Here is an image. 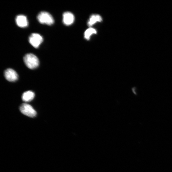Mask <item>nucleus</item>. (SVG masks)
Here are the masks:
<instances>
[{"instance_id":"obj_1","label":"nucleus","mask_w":172,"mask_h":172,"mask_svg":"<svg viewBox=\"0 0 172 172\" xmlns=\"http://www.w3.org/2000/svg\"><path fill=\"white\" fill-rule=\"evenodd\" d=\"M23 59L26 66L30 69H36L39 66V60L37 57L33 54L29 53L26 55Z\"/></svg>"},{"instance_id":"obj_5","label":"nucleus","mask_w":172,"mask_h":172,"mask_svg":"<svg viewBox=\"0 0 172 172\" xmlns=\"http://www.w3.org/2000/svg\"><path fill=\"white\" fill-rule=\"evenodd\" d=\"M4 76L6 79L10 82H15L18 78L17 72L10 68L8 69L5 71Z\"/></svg>"},{"instance_id":"obj_7","label":"nucleus","mask_w":172,"mask_h":172,"mask_svg":"<svg viewBox=\"0 0 172 172\" xmlns=\"http://www.w3.org/2000/svg\"><path fill=\"white\" fill-rule=\"evenodd\" d=\"M17 25L21 28H25L28 26V22L26 16L20 15L17 16L15 19Z\"/></svg>"},{"instance_id":"obj_3","label":"nucleus","mask_w":172,"mask_h":172,"mask_svg":"<svg viewBox=\"0 0 172 172\" xmlns=\"http://www.w3.org/2000/svg\"><path fill=\"white\" fill-rule=\"evenodd\" d=\"M20 110L22 114L30 117H35L37 114L32 106L26 103L22 104L20 106Z\"/></svg>"},{"instance_id":"obj_10","label":"nucleus","mask_w":172,"mask_h":172,"mask_svg":"<svg viewBox=\"0 0 172 172\" xmlns=\"http://www.w3.org/2000/svg\"><path fill=\"white\" fill-rule=\"evenodd\" d=\"M97 32L95 29L92 28H89L85 32L84 37L86 40H89L92 35L96 34Z\"/></svg>"},{"instance_id":"obj_2","label":"nucleus","mask_w":172,"mask_h":172,"mask_svg":"<svg viewBox=\"0 0 172 172\" xmlns=\"http://www.w3.org/2000/svg\"><path fill=\"white\" fill-rule=\"evenodd\" d=\"M37 19L40 23L51 25L54 23V20L52 15L48 12L43 11L38 15Z\"/></svg>"},{"instance_id":"obj_4","label":"nucleus","mask_w":172,"mask_h":172,"mask_svg":"<svg viewBox=\"0 0 172 172\" xmlns=\"http://www.w3.org/2000/svg\"><path fill=\"white\" fill-rule=\"evenodd\" d=\"M43 41V37L37 33L32 34L29 38V42L34 48H37Z\"/></svg>"},{"instance_id":"obj_6","label":"nucleus","mask_w":172,"mask_h":172,"mask_svg":"<svg viewBox=\"0 0 172 172\" xmlns=\"http://www.w3.org/2000/svg\"><path fill=\"white\" fill-rule=\"evenodd\" d=\"M75 20V16L71 13L67 12L63 13V22L65 25H71L74 22Z\"/></svg>"},{"instance_id":"obj_9","label":"nucleus","mask_w":172,"mask_h":172,"mask_svg":"<svg viewBox=\"0 0 172 172\" xmlns=\"http://www.w3.org/2000/svg\"><path fill=\"white\" fill-rule=\"evenodd\" d=\"M35 94L31 91H28L24 92L22 96L23 101L25 102H29L34 99Z\"/></svg>"},{"instance_id":"obj_8","label":"nucleus","mask_w":172,"mask_h":172,"mask_svg":"<svg viewBox=\"0 0 172 172\" xmlns=\"http://www.w3.org/2000/svg\"><path fill=\"white\" fill-rule=\"evenodd\" d=\"M102 21V17L100 15L97 14H93L90 16L87 22L88 26L91 27L97 22H101Z\"/></svg>"}]
</instances>
